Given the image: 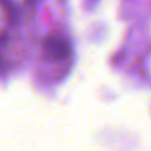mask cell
Instances as JSON below:
<instances>
[{
    "label": "cell",
    "instance_id": "cell-1",
    "mask_svg": "<svg viewBox=\"0 0 151 151\" xmlns=\"http://www.w3.org/2000/svg\"><path fill=\"white\" fill-rule=\"evenodd\" d=\"M44 49L55 61H64L72 55V47L69 41L60 36H48L44 41Z\"/></svg>",
    "mask_w": 151,
    "mask_h": 151
},
{
    "label": "cell",
    "instance_id": "cell-3",
    "mask_svg": "<svg viewBox=\"0 0 151 151\" xmlns=\"http://www.w3.org/2000/svg\"><path fill=\"white\" fill-rule=\"evenodd\" d=\"M0 66H1V64H0Z\"/></svg>",
    "mask_w": 151,
    "mask_h": 151
},
{
    "label": "cell",
    "instance_id": "cell-2",
    "mask_svg": "<svg viewBox=\"0 0 151 151\" xmlns=\"http://www.w3.org/2000/svg\"><path fill=\"white\" fill-rule=\"evenodd\" d=\"M28 1H31V3H36V1H39V0H28Z\"/></svg>",
    "mask_w": 151,
    "mask_h": 151
}]
</instances>
